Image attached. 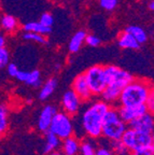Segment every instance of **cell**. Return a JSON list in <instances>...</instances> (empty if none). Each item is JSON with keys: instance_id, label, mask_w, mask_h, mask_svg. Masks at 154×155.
<instances>
[{"instance_id": "6da1fadb", "label": "cell", "mask_w": 154, "mask_h": 155, "mask_svg": "<svg viewBox=\"0 0 154 155\" xmlns=\"http://www.w3.org/2000/svg\"><path fill=\"white\" fill-rule=\"evenodd\" d=\"M105 70H106L108 85L100 96L102 100L110 104L112 102L119 101L122 91L134 80V78L129 72L116 66H106Z\"/></svg>"}, {"instance_id": "7a4b0ae2", "label": "cell", "mask_w": 154, "mask_h": 155, "mask_svg": "<svg viewBox=\"0 0 154 155\" xmlns=\"http://www.w3.org/2000/svg\"><path fill=\"white\" fill-rule=\"evenodd\" d=\"M111 107L105 100L94 102L82 114L81 124L84 133L91 138L102 136V124L107 112Z\"/></svg>"}, {"instance_id": "3957f363", "label": "cell", "mask_w": 154, "mask_h": 155, "mask_svg": "<svg viewBox=\"0 0 154 155\" xmlns=\"http://www.w3.org/2000/svg\"><path fill=\"white\" fill-rule=\"evenodd\" d=\"M152 85L143 80H134L125 86L120 96L121 106L134 107L146 104Z\"/></svg>"}, {"instance_id": "277c9868", "label": "cell", "mask_w": 154, "mask_h": 155, "mask_svg": "<svg viewBox=\"0 0 154 155\" xmlns=\"http://www.w3.org/2000/svg\"><path fill=\"white\" fill-rule=\"evenodd\" d=\"M127 125L121 117L119 109L110 108L105 115L102 124V136L108 140H120L127 129Z\"/></svg>"}, {"instance_id": "5b68a950", "label": "cell", "mask_w": 154, "mask_h": 155, "mask_svg": "<svg viewBox=\"0 0 154 155\" xmlns=\"http://www.w3.org/2000/svg\"><path fill=\"white\" fill-rule=\"evenodd\" d=\"M84 73L93 95L102 94V92L106 90L107 85H108L106 70H105L104 66L95 65L89 68Z\"/></svg>"}, {"instance_id": "8992f818", "label": "cell", "mask_w": 154, "mask_h": 155, "mask_svg": "<svg viewBox=\"0 0 154 155\" xmlns=\"http://www.w3.org/2000/svg\"><path fill=\"white\" fill-rule=\"evenodd\" d=\"M122 141L132 152H134L138 149L152 144V134L143 133V131L129 127L126 129V131L123 135Z\"/></svg>"}, {"instance_id": "52a82bcc", "label": "cell", "mask_w": 154, "mask_h": 155, "mask_svg": "<svg viewBox=\"0 0 154 155\" xmlns=\"http://www.w3.org/2000/svg\"><path fill=\"white\" fill-rule=\"evenodd\" d=\"M70 116L65 111L57 112L51 124L50 130L57 135L62 140L73 135V124Z\"/></svg>"}, {"instance_id": "ba28073f", "label": "cell", "mask_w": 154, "mask_h": 155, "mask_svg": "<svg viewBox=\"0 0 154 155\" xmlns=\"http://www.w3.org/2000/svg\"><path fill=\"white\" fill-rule=\"evenodd\" d=\"M81 101L82 99L79 97V95L71 88L64 94L63 99H62V107L66 113L72 116L78 113L80 106H81Z\"/></svg>"}, {"instance_id": "9c48e42d", "label": "cell", "mask_w": 154, "mask_h": 155, "mask_svg": "<svg viewBox=\"0 0 154 155\" xmlns=\"http://www.w3.org/2000/svg\"><path fill=\"white\" fill-rule=\"evenodd\" d=\"M128 126L143 133L152 134L154 131V114L146 112L145 114H142L139 117L130 122Z\"/></svg>"}, {"instance_id": "30bf717a", "label": "cell", "mask_w": 154, "mask_h": 155, "mask_svg": "<svg viewBox=\"0 0 154 155\" xmlns=\"http://www.w3.org/2000/svg\"><path fill=\"white\" fill-rule=\"evenodd\" d=\"M57 113V109L54 106L48 104L41 110V113L38 117V129L42 133H46L50 130L51 124L54 116Z\"/></svg>"}, {"instance_id": "8fae6325", "label": "cell", "mask_w": 154, "mask_h": 155, "mask_svg": "<svg viewBox=\"0 0 154 155\" xmlns=\"http://www.w3.org/2000/svg\"><path fill=\"white\" fill-rule=\"evenodd\" d=\"M71 88L79 95V97L82 99V101L89 99L93 96V93H92L91 88H89V85L86 80V77H85V73H81V74L75 77V79L72 82V87Z\"/></svg>"}, {"instance_id": "7c38bea8", "label": "cell", "mask_w": 154, "mask_h": 155, "mask_svg": "<svg viewBox=\"0 0 154 155\" xmlns=\"http://www.w3.org/2000/svg\"><path fill=\"white\" fill-rule=\"evenodd\" d=\"M119 112H120L121 117H122L127 124H129L132 121H134V120H136L137 117H139L140 115H142V114H145L146 112H148V109L146 104L134 106V107L121 106L120 108H119Z\"/></svg>"}, {"instance_id": "4fadbf2b", "label": "cell", "mask_w": 154, "mask_h": 155, "mask_svg": "<svg viewBox=\"0 0 154 155\" xmlns=\"http://www.w3.org/2000/svg\"><path fill=\"white\" fill-rule=\"evenodd\" d=\"M16 79L19 82H23L25 84L30 85L32 87L41 86V74L39 70H32V71L19 70L16 75Z\"/></svg>"}, {"instance_id": "5bb4252c", "label": "cell", "mask_w": 154, "mask_h": 155, "mask_svg": "<svg viewBox=\"0 0 154 155\" xmlns=\"http://www.w3.org/2000/svg\"><path fill=\"white\" fill-rule=\"evenodd\" d=\"M118 44L120 48L127 50H138L140 48V43L137 41V39L127 31H124L120 35Z\"/></svg>"}, {"instance_id": "9a60e30c", "label": "cell", "mask_w": 154, "mask_h": 155, "mask_svg": "<svg viewBox=\"0 0 154 155\" xmlns=\"http://www.w3.org/2000/svg\"><path fill=\"white\" fill-rule=\"evenodd\" d=\"M81 148V143L75 137H68L62 143V150L65 155H77Z\"/></svg>"}, {"instance_id": "2e32d148", "label": "cell", "mask_w": 154, "mask_h": 155, "mask_svg": "<svg viewBox=\"0 0 154 155\" xmlns=\"http://www.w3.org/2000/svg\"><path fill=\"white\" fill-rule=\"evenodd\" d=\"M60 140L62 139L58 137L57 135L53 133V131H46L45 133V144L43 148V154L48 155L49 153L53 152L60 145Z\"/></svg>"}, {"instance_id": "e0dca14e", "label": "cell", "mask_w": 154, "mask_h": 155, "mask_svg": "<svg viewBox=\"0 0 154 155\" xmlns=\"http://www.w3.org/2000/svg\"><path fill=\"white\" fill-rule=\"evenodd\" d=\"M86 36L87 34L84 30H79V31H77L73 35L69 42V45H68V50H69L70 53H77V52H79L83 42L86 40Z\"/></svg>"}, {"instance_id": "ac0fdd59", "label": "cell", "mask_w": 154, "mask_h": 155, "mask_svg": "<svg viewBox=\"0 0 154 155\" xmlns=\"http://www.w3.org/2000/svg\"><path fill=\"white\" fill-rule=\"evenodd\" d=\"M56 86H57V80H56L55 78L49 79L41 87L40 93H39V99L42 100V101L48 99L49 97L54 93Z\"/></svg>"}, {"instance_id": "d6986e66", "label": "cell", "mask_w": 154, "mask_h": 155, "mask_svg": "<svg viewBox=\"0 0 154 155\" xmlns=\"http://www.w3.org/2000/svg\"><path fill=\"white\" fill-rule=\"evenodd\" d=\"M25 31H32V32H37V34H41V35H49L52 31V27H46L43 24H41L40 22H29L26 23L23 27Z\"/></svg>"}, {"instance_id": "ffe728a7", "label": "cell", "mask_w": 154, "mask_h": 155, "mask_svg": "<svg viewBox=\"0 0 154 155\" xmlns=\"http://www.w3.org/2000/svg\"><path fill=\"white\" fill-rule=\"evenodd\" d=\"M125 31L129 32L130 35L135 37L137 39V41L139 42L140 44L145 43L148 40V35L146 32L145 29H142L140 26H136V25H130V26H127L125 28Z\"/></svg>"}, {"instance_id": "44dd1931", "label": "cell", "mask_w": 154, "mask_h": 155, "mask_svg": "<svg viewBox=\"0 0 154 155\" xmlns=\"http://www.w3.org/2000/svg\"><path fill=\"white\" fill-rule=\"evenodd\" d=\"M110 150L114 153V155H132V153L123 142L122 139L110 141Z\"/></svg>"}, {"instance_id": "7402d4cb", "label": "cell", "mask_w": 154, "mask_h": 155, "mask_svg": "<svg viewBox=\"0 0 154 155\" xmlns=\"http://www.w3.org/2000/svg\"><path fill=\"white\" fill-rule=\"evenodd\" d=\"M1 27L7 32H13L17 28V19L10 14H5L1 17Z\"/></svg>"}, {"instance_id": "603a6c76", "label": "cell", "mask_w": 154, "mask_h": 155, "mask_svg": "<svg viewBox=\"0 0 154 155\" xmlns=\"http://www.w3.org/2000/svg\"><path fill=\"white\" fill-rule=\"evenodd\" d=\"M23 39H24V40H27V41H34V42H37V43H40V44L48 43L44 35L37 34V32H32V31H26L24 35H23Z\"/></svg>"}, {"instance_id": "cb8c5ba5", "label": "cell", "mask_w": 154, "mask_h": 155, "mask_svg": "<svg viewBox=\"0 0 154 155\" xmlns=\"http://www.w3.org/2000/svg\"><path fill=\"white\" fill-rule=\"evenodd\" d=\"M8 128V109L5 104L0 107V133L3 134Z\"/></svg>"}, {"instance_id": "d4e9b609", "label": "cell", "mask_w": 154, "mask_h": 155, "mask_svg": "<svg viewBox=\"0 0 154 155\" xmlns=\"http://www.w3.org/2000/svg\"><path fill=\"white\" fill-rule=\"evenodd\" d=\"M80 152L82 155H95L96 154V149L92 143L89 142H82L81 148H80Z\"/></svg>"}, {"instance_id": "484cf974", "label": "cell", "mask_w": 154, "mask_h": 155, "mask_svg": "<svg viewBox=\"0 0 154 155\" xmlns=\"http://www.w3.org/2000/svg\"><path fill=\"white\" fill-rule=\"evenodd\" d=\"M10 64V53L7 48H0V67L5 68Z\"/></svg>"}, {"instance_id": "4316f807", "label": "cell", "mask_w": 154, "mask_h": 155, "mask_svg": "<svg viewBox=\"0 0 154 155\" xmlns=\"http://www.w3.org/2000/svg\"><path fill=\"white\" fill-rule=\"evenodd\" d=\"M119 0H99V5L106 11H113L118 5Z\"/></svg>"}, {"instance_id": "83f0119b", "label": "cell", "mask_w": 154, "mask_h": 155, "mask_svg": "<svg viewBox=\"0 0 154 155\" xmlns=\"http://www.w3.org/2000/svg\"><path fill=\"white\" fill-rule=\"evenodd\" d=\"M146 106H147L148 112L154 114V86L151 87L149 93V96H148L147 102H146Z\"/></svg>"}, {"instance_id": "f1b7e54d", "label": "cell", "mask_w": 154, "mask_h": 155, "mask_svg": "<svg viewBox=\"0 0 154 155\" xmlns=\"http://www.w3.org/2000/svg\"><path fill=\"white\" fill-rule=\"evenodd\" d=\"M132 155H154V147L153 144L148 145V147H143L141 149L134 151Z\"/></svg>"}, {"instance_id": "f546056e", "label": "cell", "mask_w": 154, "mask_h": 155, "mask_svg": "<svg viewBox=\"0 0 154 155\" xmlns=\"http://www.w3.org/2000/svg\"><path fill=\"white\" fill-rule=\"evenodd\" d=\"M39 22L46 27H52L54 24V17H53V15L50 14V13H43V14L41 15Z\"/></svg>"}, {"instance_id": "4dcf8cb0", "label": "cell", "mask_w": 154, "mask_h": 155, "mask_svg": "<svg viewBox=\"0 0 154 155\" xmlns=\"http://www.w3.org/2000/svg\"><path fill=\"white\" fill-rule=\"evenodd\" d=\"M85 42H86V44L89 46H92V48H97V46L100 44L101 40L97 36H95V35H87Z\"/></svg>"}, {"instance_id": "1f68e13d", "label": "cell", "mask_w": 154, "mask_h": 155, "mask_svg": "<svg viewBox=\"0 0 154 155\" xmlns=\"http://www.w3.org/2000/svg\"><path fill=\"white\" fill-rule=\"evenodd\" d=\"M19 69L17 68V66L13 63H10L9 65L7 66V72L10 77H13V78H16L17 73H18Z\"/></svg>"}, {"instance_id": "d6a6232c", "label": "cell", "mask_w": 154, "mask_h": 155, "mask_svg": "<svg viewBox=\"0 0 154 155\" xmlns=\"http://www.w3.org/2000/svg\"><path fill=\"white\" fill-rule=\"evenodd\" d=\"M95 155H114V153L111 150H109V149L101 148V149H98V150H97V152Z\"/></svg>"}, {"instance_id": "836d02e7", "label": "cell", "mask_w": 154, "mask_h": 155, "mask_svg": "<svg viewBox=\"0 0 154 155\" xmlns=\"http://www.w3.org/2000/svg\"><path fill=\"white\" fill-rule=\"evenodd\" d=\"M0 48H5V36H0Z\"/></svg>"}, {"instance_id": "e575fe53", "label": "cell", "mask_w": 154, "mask_h": 155, "mask_svg": "<svg viewBox=\"0 0 154 155\" xmlns=\"http://www.w3.org/2000/svg\"><path fill=\"white\" fill-rule=\"evenodd\" d=\"M48 155H65L64 153H62V152H59V151H53V152H51V153H49Z\"/></svg>"}, {"instance_id": "d590c367", "label": "cell", "mask_w": 154, "mask_h": 155, "mask_svg": "<svg viewBox=\"0 0 154 155\" xmlns=\"http://www.w3.org/2000/svg\"><path fill=\"white\" fill-rule=\"evenodd\" d=\"M149 9L151 11H154V0H150L149 2Z\"/></svg>"}, {"instance_id": "8d00e7d4", "label": "cell", "mask_w": 154, "mask_h": 155, "mask_svg": "<svg viewBox=\"0 0 154 155\" xmlns=\"http://www.w3.org/2000/svg\"><path fill=\"white\" fill-rule=\"evenodd\" d=\"M152 144H153V147H154V131L152 133Z\"/></svg>"}, {"instance_id": "74e56055", "label": "cell", "mask_w": 154, "mask_h": 155, "mask_svg": "<svg viewBox=\"0 0 154 155\" xmlns=\"http://www.w3.org/2000/svg\"><path fill=\"white\" fill-rule=\"evenodd\" d=\"M149 1H150V0H149Z\"/></svg>"}]
</instances>
